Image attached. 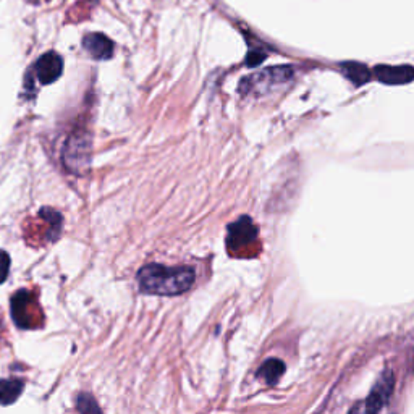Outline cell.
Instances as JSON below:
<instances>
[{
  "label": "cell",
  "mask_w": 414,
  "mask_h": 414,
  "mask_svg": "<svg viewBox=\"0 0 414 414\" xmlns=\"http://www.w3.org/2000/svg\"><path fill=\"white\" fill-rule=\"evenodd\" d=\"M196 272L193 267H167L162 264H147L139 269L138 285L146 295L175 296L182 295L193 287Z\"/></svg>",
  "instance_id": "6da1fadb"
},
{
  "label": "cell",
  "mask_w": 414,
  "mask_h": 414,
  "mask_svg": "<svg viewBox=\"0 0 414 414\" xmlns=\"http://www.w3.org/2000/svg\"><path fill=\"white\" fill-rule=\"evenodd\" d=\"M91 136L84 130H76L66 139L64 147V164L69 172L83 175L91 165Z\"/></svg>",
  "instance_id": "7a4b0ae2"
},
{
  "label": "cell",
  "mask_w": 414,
  "mask_h": 414,
  "mask_svg": "<svg viewBox=\"0 0 414 414\" xmlns=\"http://www.w3.org/2000/svg\"><path fill=\"white\" fill-rule=\"evenodd\" d=\"M293 78V69L291 66H273L260 73L246 76L240 83V93L256 94V96H264V94L272 93V89L283 86L287 81Z\"/></svg>",
  "instance_id": "3957f363"
},
{
  "label": "cell",
  "mask_w": 414,
  "mask_h": 414,
  "mask_svg": "<svg viewBox=\"0 0 414 414\" xmlns=\"http://www.w3.org/2000/svg\"><path fill=\"white\" fill-rule=\"evenodd\" d=\"M12 316L15 319L18 327L31 328L36 327V316H39V308L36 304L29 291L21 290L15 293L12 300Z\"/></svg>",
  "instance_id": "277c9868"
},
{
  "label": "cell",
  "mask_w": 414,
  "mask_h": 414,
  "mask_svg": "<svg viewBox=\"0 0 414 414\" xmlns=\"http://www.w3.org/2000/svg\"><path fill=\"white\" fill-rule=\"evenodd\" d=\"M391 391H393V376L391 372H385L384 376L377 380V384L372 389L371 395L364 402V406L359 408L363 413H379L380 409L389 403Z\"/></svg>",
  "instance_id": "5b68a950"
},
{
  "label": "cell",
  "mask_w": 414,
  "mask_h": 414,
  "mask_svg": "<svg viewBox=\"0 0 414 414\" xmlns=\"http://www.w3.org/2000/svg\"><path fill=\"white\" fill-rule=\"evenodd\" d=\"M256 238H258V228L254 227L251 219L241 217L238 222L228 227L227 243L230 249H238V247L251 245Z\"/></svg>",
  "instance_id": "8992f818"
},
{
  "label": "cell",
  "mask_w": 414,
  "mask_h": 414,
  "mask_svg": "<svg viewBox=\"0 0 414 414\" xmlns=\"http://www.w3.org/2000/svg\"><path fill=\"white\" fill-rule=\"evenodd\" d=\"M376 78L384 84L390 86H400V84H409L414 80V69L411 65H377L374 69Z\"/></svg>",
  "instance_id": "52a82bcc"
},
{
  "label": "cell",
  "mask_w": 414,
  "mask_h": 414,
  "mask_svg": "<svg viewBox=\"0 0 414 414\" xmlns=\"http://www.w3.org/2000/svg\"><path fill=\"white\" fill-rule=\"evenodd\" d=\"M36 75L42 84H51L60 78L64 71V60L56 52H47L36 62Z\"/></svg>",
  "instance_id": "ba28073f"
},
{
  "label": "cell",
  "mask_w": 414,
  "mask_h": 414,
  "mask_svg": "<svg viewBox=\"0 0 414 414\" xmlns=\"http://www.w3.org/2000/svg\"><path fill=\"white\" fill-rule=\"evenodd\" d=\"M83 47L96 60H109L114 56V42L101 33H91L84 36Z\"/></svg>",
  "instance_id": "9c48e42d"
},
{
  "label": "cell",
  "mask_w": 414,
  "mask_h": 414,
  "mask_svg": "<svg viewBox=\"0 0 414 414\" xmlns=\"http://www.w3.org/2000/svg\"><path fill=\"white\" fill-rule=\"evenodd\" d=\"M341 73L348 78L354 86H363L371 81V71L366 65L358 64V62H345L340 65Z\"/></svg>",
  "instance_id": "30bf717a"
},
{
  "label": "cell",
  "mask_w": 414,
  "mask_h": 414,
  "mask_svg": "<svg viewBox=\"0 0 414 414\" xmlns=\"http://www.w3.org/2000/svg\"><path fill=\"white\" fill-rule=\"evenodd\" d=\"M283 372H285V364H283V361L277 358H272L267 359V361L259 367L258 377L263 379L267 385H276Z\"/></svg>",
  "instance_id": "8fae6325"
},
{
  "label": "cell",
  "mask_w": 414,
  "mask_h": 414,
  "mask_svg": "<svg viewBox=\"0 0 414 414\" xmlns=\"http://www.w3.org/2000/svg\"><path fill=\"white\" fill-rule=\"evenodd\" d=\"M23 380L20 379L0 380V404L15 403L21 395V391H23Z\"/></svg>",
  "instance_id": "7c38bea8"
},
{
  "label": "cell",
  "mask_w": 414,
  "mask_h": 414,
  "mask_svg": "<svg viewBox=\"0 0 414 414\" xmlns=\"http://www.w3.org/2000/svg\"><path fill=\"white\" fill-rule=\"evenodd\" d=\"M76 408L81 413H101V408L97 406V403L94 402V398L88 393H81L78 400H76Z\"/></svg>",
  "instance_id": "4fadbf2b"
},
{
  "label": "cell",
  "mask_w": 414,
  "mask_h": 414,
  "mask_svg": "<svg viewBox=\"0 0 414 414\" xmlns=\"http://www.w3.org/2000/svg\"><path fill=\"white\" fill-rule=\"evenodd\" d=\"M8 269H10V258L5 251L0 249V283H3L8 277Z\"/></svg>",
  "instance_id": "5bb4252c"
},
{
  "label": "cell",
  "mask_w": 414,
  "mask_h": 414,
  "mask_svg": "<svg viewBox=\"0 0 414 414\" xmlns=\"http://www.w3.org/2000/svg\"><path fill=\"white\" fill-rule=\"evenodd\" d=\"M264 58H265V53L258 52V51H251L249 53H247L246 62L249 66H256V65H259Z\"/></svg>",
  "instance_id": "9a60e30c"
}]
</instances>
